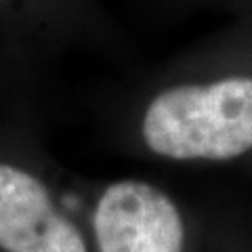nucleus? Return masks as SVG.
Instances as JSON below:
<instances>
[{
  "label": "nucleus",
  "mask_w": 252,
  "mask_h": 252,
  "mask_svg": "<svg viewBox=\"0 0 252 252\" xmlns=\"http://www.w3.org/2000/svg\"><path fill=\"white\" fill-rule=\"evenodd\" d=\"M99 252H183V219L164 191L145 181L109 185L94 208Z\"/></svg>",
  "instance_id": "nucleus-2"
},
{
  "label": "nucleus",
  "mask_w": 252,
  "mask_h": 252,
  "mask_svg": "<svg viewBox=\"0 0 252 252\" xmlns=\"http://www.w3.org/2000/svg\"><path fill=\"white\" fill-rule=\"evenodd\" d=\"M0 250L86 252L82 233L53 206L34 175L0 164Z\"/></svg>",
  "instance_id": "nucleus-3"
},
{
  "label": "nucleus",
  "mask_w": 252,
  "mask_h": 252,
  "mask_svg": "<svg viewBox=\"0 0 252 252\" xmlns=\"http://www.w3.org/2000/svg\"><path fill=\"white\" fill-rule=\"evenodd\" d=\"M143 139L172 160H231L252 149V78L160 93L143 118Z\"/></svg>",
  "instance_id": "nucleus-1"
}]
</instances>
